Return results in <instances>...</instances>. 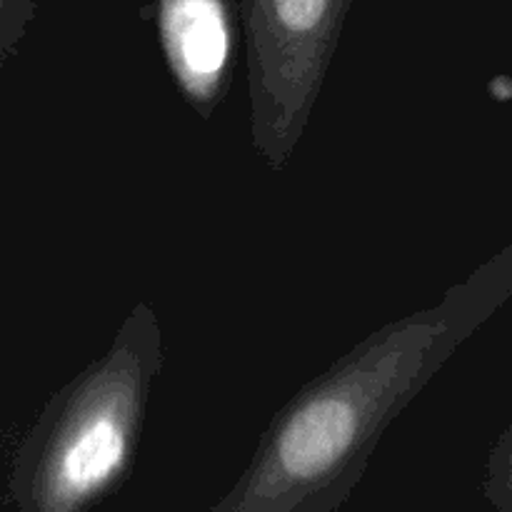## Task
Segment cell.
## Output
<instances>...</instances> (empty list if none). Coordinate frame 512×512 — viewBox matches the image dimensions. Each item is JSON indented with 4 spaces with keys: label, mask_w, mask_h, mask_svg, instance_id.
Returning a JSON list of instances; mask_svg holds the SVG:
<instances>
[{
    "label": "cell",
    "mask_w": 512,
    "mask_h": 512,
    "mask_svg": "<svg viewBox=\"0 0 512 512\" xmlns=\"http://www.w3.org/2000/svg\"><path fill=\"white\" fill-rule=\"evenodd\" d=\"M463 315L448 298L365 335L273 415L248 468L208 512H340L448 355Z\"/></svg>",
    "instance_id": "1"
},
{
    "label": "cell",
    "mask_w": 512,
    "mask_h": 512,
    "mask_svg": "<svg viewBox=\"0 0 512 512\" xmlns=\"http://www.w3.org/2000/svg\"><path fill=\"white\" fill-rule=\"evenodd\" d=\"M163 358L158 313L138 303L110 348L50 395L25 435L13 468L20 510L90 512L128 480Z\"/></svg>",
    "instance_id": "2"
},
{
    "label": "cell",
    "mask_w": 512,
    "mask_h": 512,
    "mask_svg": "<svg viewBox=\"0 0 512 512\" xmlns=\"http://www.w3.org/2000/svg\"><path fill=\"white\" fill-rule=\"evenodd\" d=\"M248 43L250 140L273 173L313 118L355 0H238Z\"/></svg>",
    "instance_id": "3"
},
{
    "label": "cell",
    "mask_w": 512,
    "mask_h": 512,
    "mask_svg": "<svg viewBox=\"0 0 512 512\" xmlns=\"http://www.w3.org/2000/svg\"><path fill=\"white\" fill-rule=\"evenodd\" d=\"M155 33L180 98L203 120L223 105L238 65V0H153Z\"/></svg>",
    "instance_id": "4"
},
{
    "label": "cell",
    "mask_w": 512,
    "mask_h": 512,
    "mask_svg": "<svg viewBox=\"0 0 512 512\" xmlns=\"http://www.w3.org/2000/svg\"><path fill=\"white\" fill-rule=\"evenodd\" d=\"M35 0H0V65L15 53L35 20Z\"/></svg>",
    "instance_id": "5"
}]
</instances>
